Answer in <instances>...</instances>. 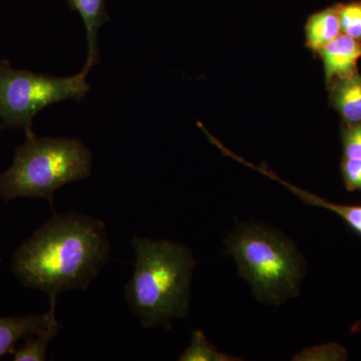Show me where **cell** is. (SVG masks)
<instances>
[{
  "label": "cell",
  "mask_w": 361,
  "mask_h": 361,
  "mask_svg": "<svg viewBox=\"0 0 361 361\" xmlns=\"http://www.w3.org/2000/svg\"><path fill=\"white\" fill-rule=\"evenodd\" d=\"M103 221L78 213L54 215L14 252L11 270L30 288L49 297L87 290L109 260Z\"/></svg>",
  "instance_id": "obj_1"
},
{
  "label": "cell",
  "mask_w": 361,
  "mask_h": 361,
  "mask_svg": "<svg viewBox=\"0 0 361 361\" xmlns=\"http://www.w3.org/2000/svg\"><path fill=\"white\" fill-rule=\"evenodd\" d=\"M134 274L126 285V300L142 326L170 329L189 314L196 261L187 246L169 240L133 239Z\"/></svg>",
  "instance_id": "obj_2"
},
{
  "label": "cell",
  "mask_w": 361,
  "mask_h": 361,
  "mask_svg": "<svg viewBox=\"0 0 361 361\" xmlns=\"http://www.w3.org/2000/svg\"><path fill=\"white\" fill-rule=\"evenodd\" d=\"M225 243L259 301L280 305L298 295L305 262L295 244L281 232L249 223L233 230Z\"/></svg>",
  "instance_id": "obj_3"
},
{
  "label": "cell",
  "mask_w": 361,
  "mask_h": 361,
  "mask_svg": "<svg viewBox=\"0 0 361 361\" xmlns=\"http://www.w3.org/2000/svg\"><path fill=\"white\" fill-rule=\"evenodd\" d=\"M26 140L16 149L13 163L0 173V197L42 198L52 206L59 188L87 179L92 172V154L73 137H39L25 133Z\"/></svg>",
  "instance_id": "obj_4"
},
{
  "label": "cell",
  "mask_w": 361,
  "mask_h": 361,
  "mask_svg": "<svg viewBox=\"0 0 361 361\" xmlns=\"http://www.w3.org/2000/svg\"><path fill=\"white\" fill-rule=\"evenodd\" d=\"M89 73L84 68L73 77L56 78L16 70L6 59L0 61V127L32 132L33 118L49 104L84 99L90 90Z\"/></svg>",
  "instance_id": "obj_5"
},
{
  "label": "cell",
  "mask_w": 361,
  "mask_h": 361,
  "mask_svg": "<svg viewBox=\"0 0 361 361\" xmlns=\"http://www.w3.org/2000/svg\"><path fill=\"white\" fill-rule=\"evenodd\" d=\"M318 52L324 65L327 84L357 73V63L361 59L360 40L341 33Z\"/></svg>",
  "instance_id": "obj_6"
},
{
  "label": "cell",
  "mask_w": 361,
  "mask_h": 361,
  "mask_svg": "<svg viewBox=\"0 0 361 361\" xmlns=\"http://www.w3.org/2000/svg\"><path fill=\"white\" fill-rule=\"evenodd\" d=\"M49 310L44 314H27L4 317L0 316V358L13 353L16 344L21 339L35 336L49 325L56 314V297H49Z\"/></svg>",
  "instance_id": "obj_7"
},
{
  "label": "cell",
  "mask_w": 361,
  "mask_h": 361,
  "mask_svg": "<svg viewBox=\"0 0 361 361\" xmlns=\"http://www.w3.org/2000/svg\"><path fill=\"white\" fill-rule=\"evenodd\" d=\"M68 4L84 20L87 40V59L84 68L90 71L99 63L97 32L102 25L110 20L106 11V0H68Z\"/></svg>",
  "instance_id": "obj_8"
},
{
  "label": "cell",
  "mask_w": 361,
  "mask_h": 361,
  "mask_svg": "<svg viewBox=\"0 0 361 361\" xmlns=\"http://www.w3.org/2000/svg\"><path fill=\"white\" fill-rule=\"evenodd\" d=\"M330 85L332 102L346 123H361V75L337 78Z\"/></svg>",
  "instance_id": "obj_9"
},
{
  "label": "cell",
  "mask_w": 361,
  "mask_h": 361,
  "mask_svg": "<svg viewBox=\"0 0 361 361\" xmlns=\"http://www.w3.org/2000/svg\"><path fill=\"white\" fill-rule=\"evenodd\" d=\"M306 47L318 52L341 35L338 7H329L318 11L308 18L305 25Z\"/></svg>",
  "instance_id": "obj_10"
},
{
  "label": "cell",
  "mask_w": 361,
  "mask_h": 361,
  "mask_svg": "<svg viewBox=\"0 0 361 361\" xmlns=\"http://www.w3.org/2000/svg\"><path fill=\"white\" fill-rule=\"evenodd\" d=\"M61 324L56 314L52 316L49 325L39 331L25 338V344L13 353L14 361H44L47 360V346L58 336Z\"/></svg>",
  "instance_id": "obj_11"
},
{
  "label": "cell",
  "mask_w": 361,
  "mask_h": 361,
  "mask_svg": "<svg viewBox=\"0 0 361 361\" xmlns=\"http://www.w3.org/2000/svg\"><path fill=\"white\" fill-rule=\"evenodd\" d=\"M180 361H232L240 360L234 356L220 353L215 346L207 341L201 330H196L192 336L191 344L180 356Z\"/></svg>",
  "instance_id": "obj_12"
},
{
  "label": "cell",
  "mask_w": 361,
  "mask_h": 361,
  "mask_svg": "<svg viewBox=\"0 0 361 361\" xmlns=\"http://www.w3.org/2000/svg\"><path fill=\"white\" fill-rule=\"evenodd\" d=\"M341 33L361 42V1L337 4Z\"/></svg>",
  "instance_id": "obj_13"
},
{
  "label": "cell",
  "mask_w": 361,
  "mask_h": 361,
  "mask_svg": "<svg viewBox=\"0 0 361 361\" xmlns=\"http://www.w3.org/2000/svg\"><path fill=\"white\" fill-rule=\"evenodd\" d=\"M343 348L337 344H326L317 348H306L293 358V360H336L345 357ZM346 358V357H345Z\"/></svg>",
  "instance_id": "obj_14"
},
{
  "label": "cell",
  "mask_w": 361,
  "mask_h": 361,
  "mask_svg": "<svg viewBox=\"0 0 361 361\" xmlns=\"http://www.w3.org/2000/svg\"><path fill=\"white\" fill-rule=\"evenodd\" d=\"M344 158L361 160V123L348 125L342 135Z\"/></svg>",
  "instance_id": "obj_15"
},
{
  "label": "cell",
  "mask_w": 361,
  "mask_h": 361,
  "mask_svg": "<svg viewBox=\"0 0 361 361\" xmlns=\"http://www.w3.org/2000/svg\"><path fill=\"white\" fill-rule=\"evenodd\" d=\"M341 172L348 191H361V160L344 158Z\"/></svg>",
  "instance_id": "obj_16"
}]
</instances>
